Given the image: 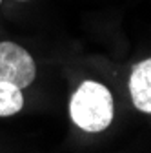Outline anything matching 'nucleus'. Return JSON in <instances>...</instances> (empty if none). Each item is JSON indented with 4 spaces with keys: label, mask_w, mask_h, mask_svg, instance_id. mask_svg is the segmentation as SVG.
Here are the masks:
<instances>
[{
    "label": "nucleus",
    "mask_w": 151,
    "mask_h": 153,
    "mask_svg": "<svg viewBox=\"0 0 151 153\" xmlns=\"http://www.w3.org/2000/svg\"><path fill=\"white\" fill-rule=\"evenodd\" d=\"M69 115L71 120L84 131H104L113 122V115H115L111 91L104 84L95 80L82 82L71 97Z\"/></svg>",
    "instance_id": "nucleus-1"
},
{
    "label": "nucleus",
    "mask_w": 151,
    "mask_h": 153,
    "mask_svg": "<svg viewBox=\"0 0 151 153\" xmlns=\"http://www.w3.org/2000/svg\"><path fill=\"white\" fill-rule=\"evenodd\" d=\"M36 76V64L31 53L20 44L0 42V82H9L16 88H27Z\"/></svg>",
    "instance_id": "nucleus-2"
},
{
    "label": "nucleus",
    "mask_w": 151,
    "mask_h": 153,
    "mask_svg": "<svg viewBox=\"0 0 151 153\" xmlns=\"http://www.w3.org/2000/svg\"><path fill=\"white\" fill-rule=\"evenodd\" d=\"M129 95L138 111L151 115V56L131 69Z\"/></svg>",
    "instance_id": "nucleus-3"
},
{
    "label": "nucleus",
    "mask_w": 151,
    "mask_h": 153,
    "mask_svg": "<svg viewBox=\"0 0 151 153\" xmlns=\"http://www.w3.org/2000/svg\"><path fill=\"white\" fill-rule=\"evenodd\" d=\"M24 108L22 89L9 82H0V117H13Z\"/></svg>",
    "instance_id": "nucleus-4"
},
{
    "label": "nucleus",
    "mask_w": 151,
    "mask_h": 153,
    "mask_svg": "<svg viewBox=\"0 0 151 153\" xmlns=\"http://www.w3.org/2000/svg\"><path fill=\"white\" fill-rule=\"evenodd\" d=\"M18 2H26V0H18Z\"/></svg>",
    "instance_id": "nucleus-5"
},
{
    "label": "nucleus",
    "mask_w": 151,
    "mask_h": 153,
    "mask_svg": "<svg viewBox=\"0 0 151 153\" xmlns=\"http://www.w3.org/2000/svg\"><path fill=\"white\" fill-rule=\"evenodd\" d=\"M0 4H2V0H0Z\"/></svg>",
    "instance_id": "nucleus-6"
}]
</instances>
